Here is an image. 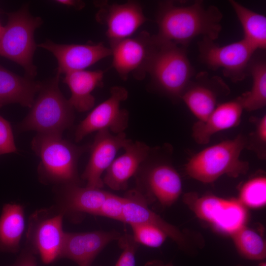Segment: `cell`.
<instances>
[{
	"instance_id": "obj_1",
	"label": "cell",
	"mask_w": 266,
	"mask_h": 266,
	"mask_svg": "<svg viewBox=\"0 0 266 266\" xmlns=\"http://www.w3.org/2000/svg\"><path fill=\"white\" fill-rule=\"evenodd\" d=\"M222 18L217 6H206L201 0L185 6L171 1L161 2L157 16L158 32L154 36L158 42L185 47L199 36L215 40L222 29Z\"/></svg>"
},
{
	"instance_id": "obj_2",
	"label": "cell",
	"mask_w": 266,
	"mask_h": 266,
	"mask_svg": "<svg viewBox=\"0 0 266 266\" xmlns=\"http://www.w3.org/2000/svg\"><path fill=\"white\" fill-rule=\"evenodd\" d=\"M32 146L40 160L37 171L42 183L81 185L77 165L85 147L77 146L62 135L40 133L33 137Z\"/></svg>"
},
{
	"instance_id": "obj_3",
	"label": "cell",
	"mask_w": 266,
	"mask_h": 266,
	"mask_svg": "<svg viewBox=\"0 0 266 266\" xmlns=\"http://www.w3.org/2000/svg\"><path fill=\"white\" fill-rule=\"evenodd\" d=\"M246 143L245 137L239 135L206 148L186 164L187 174L201 182L209 183L224 175L237 177L245 174L249 164L241 160L240 156Z\"/></svg>"
},
{
	"instance_id": "obj_4",
	"label": "cell",
	"mask_w": 266,
	"mask_h": 266,
	"mask_svg": "<svg viewBox=\"0 0 266 266\" xmlns=\"http://www.w3.org/2000/svg\"><path fill=\"white\" fill-rule=\"evenodd\" d=\"M59 78L57 75L48 83L42 84L29 113L19 126L21 131L62 135L72 125L74 108L60 91Z\"/></svg>"
},
{
	"instance_id": "obj_5",
	"label": "cell",
	"mask_w": 266,
	"mask_h": 266,
	"mask_svg": "<svg viewBox=\"0 0 266 266\" xmlns=\"http://www.w3.org/2000/svg\"><path fill=\"white\" fill-rule=\"evenodd\" d=\"M156 42L157 46L147 73L162 92L169 97L181 99L195 76L186 47L171 42Z\"/></svg>"
},
{
	"instance_id": "obj_6",
	"label": "cell",
	"mask_w": 266,
	"mask_h": 266,
	"mask_svg": "<svg viewBox=\"0 0 266 266\" xmlns=\"http://www.w3.org/2000/svg\"><path fill=\"white\" fill-rule=\"evenodd\" d=\"M7 15V23L0 34V56L21 66L28 77L33 79L36 74L33 63L37 46L34 33L42 19L31 15L26 7Z\"/></svg>"
},
{
	"instance_id": "obj_7",
	"label": "cell",
	"mask_w": 266,
	"mask_h": 266,
	"mask_svg": "<svg viewBox=\"0 0 266 266\" xmlns=\"http://www.w3.org/2000/svg\"><path fill=\"white\" fill-rule=\"evenodd\" d=\"M64 216L56 207L37 210L29 217L26 247L38 254L44 264L61 258L66 234L63 228Z\"/></svg>"
},
{
	"instance_id": "obj_8",
	"label": "cell",
	"mask_w": 266,
	"mask_h": 266,
	"mask_svg": "<svg viewBox=\"0 0 266 266\" xmlns=\"http://www.w3.org/2000/svg\"><path fill=\"white\" fill-rule=\"evenodd\" d=\"M214 41L202 37L198 42L201 62L212 70L221 69L223 75L233 82L249 76V64L256 50L243 38L223 46Z\"/></svg>"
},
{
	"instance_id": "obj_9",
	"label": "cell",
	"mask_w": 266,
	"mask_h": 266,
	"mask_svg": "<svg viewBox=\"0 0 266 266\" xmlns=\"http://www.w3.org/2000/svg\"><path fill=\"white\" fill-rule=\"evenodd\" d=\"M157 46L154 35L145 31L136 37L120 40L110 45L112 66L124 80L130 74L137 79H142L147 73Z\"/></svg>"
},
{
	"instance_id": "obj_10",
	"label": "cell",
	"mask_w": 266,
	"mask_h": 266,
	"mask_svg": "<svg viewBox=\"0 0 266 266\" xmlns=\"http://www.w3.org/2000/svg\"><path fill=\"white\" fill-rule=\"evenodd\" d=\"M128 92L124 87L114 86L110 97L88 114L77 126L75 140L79 142L89 134L106 130L115 134L124 132L128 125L129 113L120 104L127 100Z\"/></svg>"
},
{
	"instance_id": "obj_11",
	"label": "cell",
	"mask_w": 266,
	"mask_h": 266,
	"mask_svg": "<svg viewBox=\"0 0 266 266\" xmlns=\"http://www.w3.org/2000/svg\"><path fill=\"white\" fill-rule=\"evenodd\" d=\"M99 10L97 21L106 27L105 34L110 45L131 37L148 19L138 2L129 1L123 4L97 3Z\"/></svg>"
},
{
	"instance_id": "obj_12",
	"label": "cell",
	"mask_w": 266,
	"mask_h": 266,
	"mask_svg": "<svg viewBox=\"0 0 266 266\" xmlns=\"http://www.w3.org/2000/svg\"><path fill=\"white\" fill-rule=\"evenodd\" d=\"M132 140L125 132L115 135L108 130L98 131L91 147L88 163L81 175L86 186L102 189L104 184L101 175L115 159L118 152Z\"/></svg>"
},
{
	"instance_id": "obj_13",
	"label": "cell",
	"mask_w": 266,
	"mask_h": 266,
	"mask_svg": "<svg viewBox=\"0 0 266 266\" xmlns=\"http://www.w3.org/2000/svg\"><path fill=\"white\" fill-rule=\"evenodd\" d=\"M50 51L58 63L57 74H61L80 70L93 66L100 60L111 56V50L102 43L98 44H61L50 40L38 45Z\"/></svg>"
},
{
	"instance_id": "obj_14",
	"label": "cell",
	"mask_w": 266,
	"mask_h": 266,
	"mask_svg": "<svg viewBox=\"0 0 266 266\" xmlns=\"http://www.w3.org/2000/svg\"><path fill=\"white\" fill-rule=\"evenodd\" d=\"M228 87L218 76L201 72L193 77L181 97L199 120H206L217 106L220 93H228Z\"/></svg>"
},
{
	"instance_id": "obj_15",
	"label": "cell",
	"mask_w": 266,
	"mask_h": 266,
	"mask_svg": "<svg viewBox=\"0 0 266 266\" xmlns=\"http://www.w3.org/2000/svg\"><path fill=\"white\" fill-rule=\"evenodd\" d=\"M120 233L114 230L84 233L66 232L61 258H67L79 266H90L109 243L118 240Z\"/></svg>"
},
{
	"instance_id": "obj_16",
	"label": "cell",
	"mask_w": 266,
	"mask_h": 266,
	"mask_svg": "<svg viewBox=\"0 0 266 266\" xmlns=\"http://www.w3.org/2000/svg\"><path fill=\"white\" fill-rule=\"evenodd\" d=\"M124 197V223L153 226L162 231L179 247L184 249L189 247L191 244L188 235L149 208L146 198L142 193L133 190Z\"/></svg>"
},
{
	"instance_id": "obj_17",
	"label": "cell",
	"mask_w": 266,
	"mask_h": 266,
	"mask_svg": "<svg viewBox=\"0 0 266 266\" xmlns=\"http://www.w3.org/2000/svg\"><path fill=\"white\" fill-rule=\"evenodd\" d=\"M124 149V153L114 160L102 179L104 185L114 190L126 189L128 181L147 159L150 151L145 143L132 140Z\"/></svg>"
},
{
	"instance_id": "obj_18",
	"label": "cell",
	"mask_w": 266,
	"mask_h": 266,
	"mask_svg": "<svg viewBox=\"0 0 266 266\" xmlns=\"http://www.w3.org/2000/svg\"><path fill=\"white\" fill-rule=\"evenodd\" d=\"M56 187V207L64 215L87 213L95 215L109 193L101 189L78 185Z\"/></svg>"
},
{
	"instance_id": "obj_19",
	"label": "cell",
	"mask_w": 266,
	"mask_h": 266,
	"mask_svg": "<svg viewBox=\"0 0 266 266\" xmlns=\"http://www.w3.org/2000/svg\"><path fill=\"white\" fill-rule=\"evenodd\" d=\"M144 183L148 194L164 206L172 205L182 191L180 175L172 166L166 163L155 165L147 169Z\"/></svg>"
},
{
	"instance_id": "obj_20",
	"label": "cell",
	"mask_w": 266,
	"mask_h": 266,
	"mask_svg": "<svg viewBox=\"0 0 266 266\" xmlns=\"http://www.w3.org/2000/svg\"><path fill=\"white\" fill-rule=\"evenodd\" d=\"M239 98L217 105L204 121H198L193 127V136L197 143H207L215 133L239 124L243 110Z\"/></svg>"
},
{
	"instance_id": "obj_21",
	"label": "cell",
	"mask_w": 266,
	"mask_h": 266,
	"mask_svg": "<svg viewBox=\"0 0 266 266\" xmlns=\"http://www.w3.org/2000/svg\"><path fill=\"white\" fill-rule=\"evenodd\" d=\"M103 76L101 70H84L65 74L63 81L70 89L68 101L74 109L84 112L94 107L95 99L92 92L102 85Z\"/></svg>"
},
{
	"instance_id": "obj_22",
	"label": "cell",
	"mask_w": 266,
	"mask_h": 266,
	"mask_svg": "<svg viewBox=\"0 0 266 266\" xmlns=\"http://www.w3.org/2000/svg\"><path fill=\"white\" fill-rule=\"evenodd\" d=\"M41 86L39 82L20 76L0 65V108L13 103L31 108Z\"/></svg>"
},
{
	"instance_id": "obj_23",
	"label": "cell",
	"mask_w": 266,
	"mask_h": 266,
	"mask_svg": "<svg viewBox=\"0 0 266 266\" xmlns=\"http://www.w3.org/2000/svg\"><path fill=\"white\" fill-rule=\"evenodd\" d=\"M25 227L24 209L20 204H5L0 215V252L16 253Z\"/></svg>"
},
{
	"instance_id": "obj_24",
	"label": "cell",
	"mask_w": 266,
	"mask_h": 266,
	"mask_svg": "<svg viewBox=\"0 0 266 266\" xmlns=\"http://www.w3.org/2000/svg\"><path fill=\"white\" fill-rule=\"evenodd\" d=\"M241 25L243 38L256 50L266 48V17L233 0L229 1Z\"/></svg>"
},
{
	"instance_id": "obj_25",
	"label": "cell",
	"mask_w": 266,
	"mask_h": 266,
	"mask_svg": "<svg viewBox=\"0 0 266 266\" xmlns=\"http://www.w3.org/2000/svg\"><path fill=\"white\" fill-rule=\"evenodd\" d=\"M249 76L252 77L251 90L239 98L244 109L254 111L266 104V62L264 56L254 55L248 68Z\"/></svg>"
},
{
	"instance_id": "obj_26",
	"label": "cell",
	"mask_w": 266,
	"mask_h": 266,
	"mask_svg": "<svg viewBox=\"0 0 266 266\" xmlns=\"http://www.w3.org/2000/svg\"><path fill=\"white\" fill-rule=\"evenodd\" d=\"M235 248L244 258L255 261L266 257V243L263 237L254 230L243 225L230 234Z\"/></svg>"
},
{
	"instance_id": "obj_27",
	"label": "cell",
	"mask_w": 266,
	"mask_h": 266,
	"mask_svg": "<svg viewBox=\"0 0 266 266\" xmlns=\"http://www.w3.org/2000/svg\"><path fill=\"white\" fill-rule=\"evenodd\" d=\"M183 200L197 217L211 225L219 217L227 201V200L214 195L200 197L194 193L185 194Z\"/></svg>"
},
{
	"instance_id": "obj_28",
	"label": "cell",
	"mask_w": 266,
	"mask_h": 266,
	"mask_svg": "<svg viewBox=\"0 0 266 266\" xmlns=\"http://www.w3.org/2000/svg\"><path fill=\"white\" fill-rule=\"evenodd\" d=\"M246 218L245 206L238 200H227L221 214L212 226L221 232L230 234L245 225Z\"/></svg>"
},
{
	"instance_id": "obj_29",
	"label": "cell",
	"mask_w": 266,
	"mask_h": 266,
	"mask_svg": "<svg viewBox=\"0 0 266 266\" xmlns=\"http://www.w3.org/2000/svg\"><path fill=\"white\" fill-rule=\"evenodd\" d=\"M244 206L259 208L266 204V178L258 176L253 178L241 187L237 199Z\"/></svg>"
},
{
	"instance_id": "obj_30",
	"label": "cell",
	"mask_w": 266,
	"mask_h": 266,
	"mask_svg": "<svg viewBox=\"0 0 266 266\" xmlns=\"http://www.w3.org/2000/svg\"><path fill=\"white\" fill-rule=\"evenodd\" d=\"M130 225L133 231V237L139 245L158 248L167 237L162 231L151 225L146 224H132Z\"/></svg>"
},
{
	"instance_id": "obj_31",
	"label": "cell",
	"mask_w": 266,
	"mask_h": 266,
	"mask_svg": "<svg viewBox=\"0 0 266 266\" xmlns=\"http://www.w3.org/2000/svg\"><path fill=\"white\" fill-rule=\"evenodd\" d=\"M125 202V197H120L109 192L95 215L124 222Z\"/></svg>"
},
{
	"instance_id": "obj_32",
	"label": "cell",
	"mask_w": 266,
	"mask_h": 266,
	"mask_svg": "<svg viewBox=\"0 0 266 266\" xmlns=\"http://www.w3.org/2000/svg\"><path fill=\"white\" fill-rule=\"evenodd\" d=\"M118 241L123 251L115 266H135V253L139 244L132 235L128 233L121 235Z\"/></svg>"
},
{
	"instance_id": "obj_33",
	"label": "cell",
	"mask_w": 266,
	"mask_h": 266,
	"mask_svg": "<svg viewBox=\"0 0 266 266\" xmlns=\"http://www.w3.org/2000/svg\"><path fill=\"white\" fill-rule=\"evenodd\" d=\"M16 151L10 124L0 115V155Z\"/></svg>"
},
{
	"instance_id": "obj_34",
	"label": "cell",
	"mask_w": 266,
	"mask_h": 266,
	"mask_svg": "<svg viewBox=\"0 0 266 266\" xmlns=\"http://www.w3.org/2000/svg\"><path fill=\"white\" fill-rule=\"evenodd\" d=\"M11 266H37L35 254L26 247L23 249L13 265Z\"/></svg>"
},
{
	"instance_id": "obj_35",
	"label": "cell",
	"mask_w": 266,
	"mask_h": 266,
	"mask_svg": "<svg viewBox=\"0 0 266 266\" xmlns=\"http://www.w3.org/2000/svg\"><path fill=\"white\" fill-rule=\"evenodd\" d=\"M256 136L261 143L266 142V116L264 115L258 122L256 126Z\"/></svg>"
},
{
	"instance_id": "obj_36",
	"label": "cell",
	"mask_w": 266,
	"mask_h": 266,
	"mask_svg": "<svg viewBox=\"0 0 266 266\" xmlns=\"http://www.w3.org/2000/svg\"><path fill=\"white\" fill-rule=\"evenodd\" d=\"M57 3L68 7H72L80 9L85 6V3L79 0H58L55 1Z\"/></svg>"
},
{
	"instance_id": "obj_37",
	"label": "cell",
	"mask_w": 266,
	"mask_h": 266,
	"mask_svg": "<svg viewBox=\"0 0 266 266\" xmlns=\"http://www.w3.org/2000/svg\"><path fill=\"white\" fill-rule=\"evenodd\" d=\"M145 266H173L172 264L170 263L164 264L160 261H151L147 264Z\"/></svg>"
},
{
	"instance_id": "obj_38",
	"label": "cell",
	"mask_w": 266,
	"mask_h": 266,
	"mask_svg": "<svg viewBox=\"0 0 266 266\" xmlns=\"http://www.w3.org/2000/svg\"><path fill=\"white\" fill-rule=\"evenodd\" d=\"M259 266H266V262H263L259 264Z\"/></svg>"
},
{
	"instance_id": "obj_39",
	"label": "cell",
	"mask_w": 266,
	"mask_h": 266,
	"mask_svg": "<svg viewBox=\"0 0 266 266\" xmlns=\"http://www.w3.org/2000/svg\"><path fill=\"white\" fill-rule=\"evenodd\" d=\"M3 27H2L0 23V34H1L2 30H3Z\"/></svg>"
},
{
	"instance_id": "obj_40",
	"label": "cell",
	"mask_w": 266,
	"mask_h": 266,
	"mask_svg": "<svg viewBox=\"0 0 266 266\" xmlns=\"http://www.w3.org/2000/svg\"><path fill=\"white\" fill-rule=\"evenodd\" d=\"M236 266H241V265H237Z\"/></svg>"
}]
</instances>
